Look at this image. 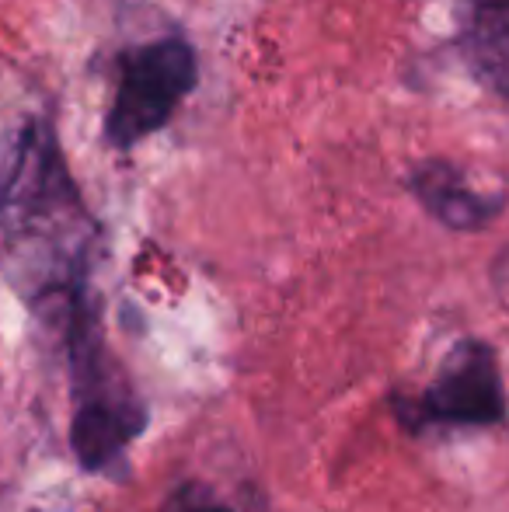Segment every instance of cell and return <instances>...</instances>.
<instances>
[{
  "instance_id": "cell-1",
  "label": "cell",
  "mask_w": 509,
  "mask_h": 512,
  "mask_svg": "<svg viewBox=\"0 0 509 512\" xmlns=\"http://www.w3.org/2000/svg\"><path fill=\"white\" fill-rule=\"evenodd\" d=\"M98 237L56 126L25 119L0 157V269L67 349L102 331L91 304Z\"/></svg>"
},
{
  "instance_id": "cell-2",
  "label": "cell",
  "mask_w": 509,
  "mask_h": 512,
  "mask_svg": "<svg viewBox=\"0 0 509 512\" xmlns=\"http://www.w3.org/2000/svg\"><path fill=\"white\" fill-rule=\"evenodd\" d=\"M70 373H74L70 446L84 471L105 474L126 457L129 443L143 432L147 411L105 342L77 349L70 356Z\"/></svg>"
},
{
  "instance_id": "cell-3",
  "label": "cell",
  "mask_w": 509,
  "mask_h": 512,
  "mask_svg": "<svg viewBox=\"0 0 509 512\" xmlns=\"http://www.w3.org/2000/svg\"><path fill=\"white\" fill-rule=\"evenodd\" d=\"M199 84V56L182 39H157L126 49L119 60V84L105 115V143L129 150L164 126Z\"/></svg>"
},
{
  "instance_id": "cell-4",
  "label": "cell",
  "mask_w": 509,
  "mask_h": 512,
  "mask_svg": "<svg viewBox=\"0 0 509 512\" xmlns=\"http://www.w3.org/2000/svg\"><path fill=\"white\" fill-rule=\"evenodd\" d=\"M394 415L408 432L450 425H496L506 418V394L492 345L468 338L447 352L436 380L422 394H394Z\"/></svg>"
},
{
  "instance_id": "cell-5",
  "label": "cell",
  "mask_w": 509,
  "mask_h": 512,
  "mask_svg": "<svg viewBox=\"0 0 509 512\" xmlns=\"http://www.w3.org/2000/svg\"><path fill=\"white\" fill-rule=\"evenodd\" d=\"M408 189L419 199L422 209H426L433 220H440L443 227L461 230V234H471V230H482L496 220L506 209V196L503 192H478L475 185L468 182L457 164L443 161V157H433V161H422L419 168L408 175Z\"/></svg>"
},
{
  "instance_id": "cell-6",
  "label": "cell",
  "mask_w": 509,
  "mask_h": 512,
  "mask_svg": "<svg viewBox=\"0 0 509 512\" xmlns=\"http://www.w3.org/2000/svg\"><path fill=\"white\" fill-rule=\"evenodd\" d=\"M457 46L471 77L509 102V0H457Z\"/></svg>"
},
{
  "instance_id": "cell-7",
  "label": "cell",
  "mask_w": 509,
  "mask_h": 512,
  "mask_svg": "<svg viewBox=\"0 0 509 512\" xmlns=\"http://www.w3.org/2000/svg\"><path fill=\"white\" fill-rule=\"evenodd\" d=\"M164 512H238L217 499L210 488L203 485H182L168 502H164Z\"/></svg>"
},
{
  "instance_id": "cell-8",
  "label": "cell",
  "mask_w": 509,
  "mask_h": 512,
  "mask_svg": "<svg viewBox=\"0 0 509 512\" xmlns=\"http://www.w3.org/2000/svg\"><path fill=\"white\" fill-rule=\"evenodd\" d=\"M492 283H496V293H499V300H503V307H509V251L499 255L496 269H492Z\"/></svg>"
}]
</instances>
